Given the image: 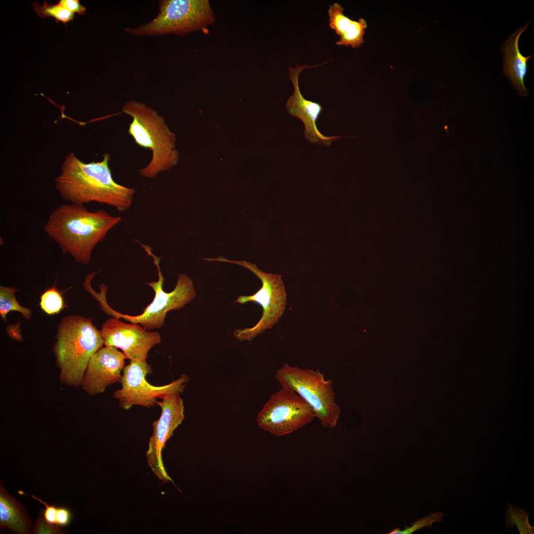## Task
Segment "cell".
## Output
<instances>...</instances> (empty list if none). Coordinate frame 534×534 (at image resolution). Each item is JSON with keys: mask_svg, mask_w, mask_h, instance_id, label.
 Here are the masks:
<instances>
[{"mask_svg": "<svg viewBox=\"0 0 534 534\" xmlns=\"http://www.w3.org/2000/svg\"><path fill=\"white\" fill-rule=\"evenodd\" d=\"M110 155L101 161L85 163L73 153L67 156L55 184L62 198L79 204L96 202L114 207L120 212L129 209L134 189L117 183L109 167Z\"/></svg>", "mask_w": 534, "mask_h": 534, "instance_id": "cell-1", "label": "cell"}, {"mask_svg": "<svg viewBox=\"0 0 534 534\" xmlns=\"http://www.w3.org/2000/svg\"><path fill=\"white\" fill-rule=\"evenodd\" d=\"M122 220L100 209L89 211L84 204L70 203L59 206L50 214L44 226L48 236L63 253L86 265L95 246Z\"/></svg>", "mask_w": 534, "mask_h": 534, "instance_id": "cell-2", "label": "cell"}, {"mask_svg": "<svg viewBox=\"0 0 534 534\" xmlns=\"http://www.w3.org/2000/svg\"><path fill=\"white\" fill-rule=\"evenodd\" d=\"M56 338L53 349L60 381L81 386L89 359L104 345L100 331L90 318L70 315L61 320Z\"/></svg>", "mask_w": 534, "mask_h": 534, "instance_id": "cell-3", "label": "cell"}, {"mask_svg": "<svg viewBox=\"0 0 534 534\" xmlns=\"http://www.w3.org/2000/svg\"><path fill=\"white\" fill-rule=\"evenodd\" d=\"M122 109V112L132 118L128 133L134 142L151 151L150 162L139 170V174L146 178H153L176 165L178 158L175 149V135L169 130L164 118L145 103L134 100L125 102Z\"/></svg>", "mask_w": 534, "mask_h": 534, "instance_id": "cell-4", "label": "cell"}, {"mask_svg": "<svg viewBox=\"0 0 534 534\" xmlns=\"http://www.w3.org/2000/svg\"><path fill=\"white\" fill-rule=\"evenodd\" d=\"M275 378L281 388L295 392L310 406L323 427L336 426L340 407L335 401L332 381L323 373L285 363L276 371Z\"/></svg>", "mask_w": 534, "mask_h": 534, "instance_id": "cell-5", "label": "cell"}, {"mask_svg": "<svg viewBox=\"0 0 534 534\" xmlns=\"http://www.w3.org/2000/svg\"><path fill=\"white\" fill-rule=\"evenodd\" d=\"M141 245L148 255L153 258V264L158 270V280L147 284L155 292L152 302L143 310L142 313L136 316L124 314L116 312L109 307L105 298H101L99 302L104 312L114 317L123 318L132 323L139 324L145 329L160 328L164 325L166 314L169 311L183 308L192 301L197 293L192 279L185 273L178 275L176 286L172 292H165L163 288L165 278L159 265L161 258L152 253L150 246Z\"/></svg>", "mask_w": 534, "mask_h": 534, "instance_id": "cell-6", "label": "cell"}, {"mask_svg": "<svg viewBox=\"0 0 534 534\" xmlns=\"http://www.w3.org/2000/svg\"><path fill=\"white\" fill-rule=\"evenodd\" d=\"M151 21L126 31L135 36H184L212 24L215 15L208 0H163Z\"/></svg>", "mask_w": 534, "mask_h": 534, "instance_id": "cell-7", "label": "cell"}, {"mask_svg": "<svg viewBox=\"0 0 534 534\" xmlns=\"http://www.w3.org/2000/svg\"><path fill=\"white\" fill-rule=\"evenodd\" d=\"M207 261L234 264L248 269L261 280V288L255 294L239 296L234 303L243 305L253 302L259 304L263 309L262 317L252 327L237 329L233 335L240 341H251L259 335L272 328L282 315L286 305V293L281 275L267 273L259 269L256 265L245 261H231L223 257L207 258Z\"/></svg>", "mask_w": 534, "mask_h": 534, "instance_id": "cell-8", "label": "cell"}, {"mask_svg": "<svg viewBox=\"0 0 534 534\" xmlns=\"http://www.w3.org/2000/svg\"><path fill=\"white\" fill-rule=\"evenodd\" d=\"M315 418L312 408L298 394L281 388L264 404L257 422L260 428L279 437L293 433Z\"/></svg>", "mask_w": 534, "mask_h": 534, "instance_id": "cell-9", "label": "cell"}, {"mask_svg": "<svg viewBox=\"0 0 534 534\" xmlns=\"http://www.w3.org/2000/svg\"><path fill=\"white\" fill-rule=\"evenodd\" d=\"M152 370L151 366L143 360H131L124 367L120 382L121 388L113 394L122 408L128 410L135 405L147 408L154 406L157 399L183 392L189 381V377L183 374L169 384L154 386L146 380V375Z\"/></svg>", "mask_w": 534, "mask_h": 534, "instance_id": "cell-10", "label": "cell"}, {"mask_svg": "<svg viewBox=\"0 0 534 534\" xmlns=\"http://www.w3.org/2000/svg\"><path fill=\"white\" fill-rule=\"evenodd\" d=\"M161 399L162 401H156V404L161 408V414L159 418L152 423L153 434L149 441L146 455L153 473L161 481L168 482L172 479L164 467L162 451L167 441L183 421L184 407L179 394L167 395Z\"/></svg>", "mask_w": 534, "mask_h": 534, "instance_id": "cell-11", "label": "cell"}, {"mask_svg": "<svg viewBox=\"0 0 534 534\" xmlns=\"http://www.w3.org/2000/svg\"><path fill=\"white\" fill-rule=\"evenodd\" d=\"M105 346L121 349L126 358L146 361L148 353L161 341V335L140 325L126 323L114 317L103 324L100 331Z\"/></svg>", "mask_w": 534, "mask_h": 534, "instance_id": "cell-12", "label": "cell"}, {"mask_svg": "<svg viewBox=\"0 0 534 534\" xmlns=\"http://www.w3.org/2000/svg\"><path fill=\"white\" fill-rule=\"evenodd\" d=\"M126 358L115 347L101 348L89 359L81 386L90 396L103 393L109 386L120 382Z\"/></svg>", "mask_w": 534, "mask_h": 534, "instance_id": "cell-13", "label": "cell"}, {"mask_svg": "<svg viewBox=\"0 0 534 534\" xmlns=\"http://www.w3.org/2000/svg\"><path fill=\"white\" fill-rule=\"evenodd\" d=\"M318 65H296L294 67H289V76L294 87V92L288 98L286 107L292 116L303 122L304 135L307 140L312 143L330 146L332 141L342 136H326L319 131L316 122L322 111V107L318 102L306 99L302 94L299 85V78L302 71Z\"/></svg>", "mask_w": 534, "mask_h": 534, "instance_id": "cell-14", "label": "cell"}, {"mask_svg": "<svg viewBox=\"0 0 534 534\" xmlns=\"http://www.w3.org/2000/svg\"><path fill=\"white\" fill-rule=\"evenodd\" d=\"M529 23L517 29L504 43L503 72L512 86L522 96H527L524 79L528 72V61L533 56H524L519 51L518 41L521 34L527 29Z\"/></svg>", "mask_w": 534, "mask_h": 534, "instance_id": "cell-15", "label": "cell"}, {"mask_svg": "<svg viewBox=\"0 0 534 534\" xmlns=\"http://www.w3.org/2000/svg\"><path fill=\"white\" fill-rule=\"evenodd\" d=\"M0 525L17 534H28L31 521L23 506L10 496L0 485Z\"/></svg>", "mask_w": 534, "mask_h": 534, "instance_id": "cell-16", "label": "cell"}, {"mask_svg": "<svg viewBox=\"0 0 534 534\" xmlns=\"http://www.w3.org/2000/svg\"><path fill=\"white\" fill-rule=\"evenodd\" d=\"M17 290L13 287L0 286V314L3 321H6V315L10 311L20 312L26 319L31 317V311L20 305L14 293Z\"/></svg>", "mask_w": 534, "mask_h": 534, "instance_id": "cell-17", "label": "cell"}, {"mask_svg": "<svg viewBox=\"0 0 534 534\" xmlns=\"http://www.w3.org/2000/svg\"><path fill=\"white\" fill-rule=\"evenodd\" d=\"M367 26L366 21L362 18H359L358 21L353 20L348 29L340 36V39L336 44L353 48L360 47L364 43L363 36Z\"/></svg>", "mask_w": 534, "mask_h": 534, "instance_id": "cell-18", "label": "cell"}, {"mask_svg": "<svg viewBox=\"0 0 534 534\" xmlns=\"http://www.w3.org/2000/svg\"><path fill=\"white\" fill-rule=\"evenodd\" d=\"M509 508L505 515V525L508 528H514L516 526L520 534H533L534 527L531 526L528 517L529 514L519 506L508 504Z\"/></svg>", "mask_w": 534, "mask_h": 534, "instance_id": "cell-19", "label": "cell"}, {"mask_svg": "<svg viewBox=\"0 0 534 534\" xmlns=\"http://www.w3.org/2000/svg\"><path fill=\"white\" fill-rule=\"evenodd\" d=\"M32 4L38 15L42 18L52 17L56 22H61L64 24L74 19V14L57 3L53 4L44 2L43 5H40L34 2Z\"/></svg>", "mask_w": 534, "mask_h": 534, "instance_id": "cell-20", "label": "cell"}, {"mask_svg": "<svg viewBox=\"0 0 534 534\" xmlns=\"http://www.w3.org/2000/svg\"><path fill=\"white\" fill-rule=\"evenodd\" d=\"M40 306L42 310L48 314L58 313L65 307L61 294L54 285L42 294Z\"/></svg>", "mask_w": 534, "mask_h": 534, "instance_id": "cell-21", "label": "cell"}, {"mask_svg": "<svg viewBox=\"0 0 534 534\" xmlns=\"http://www.w3.org/2000/svg\"><path fill=\"white\" fill-rule=\"evenodd\" d=\"M344 8L337 2L331 5L328 9L329 26L339 36L348 29L353 20L344 14Z\"/></svg>", "mask_w": 534, "mask_h": 534, "instance_id": "cell-22", "label": "cell"}, {"mask_svg": "<svg viewBox=\"0 0 534 534\" xmlns=\"http://www.w3.org/2000/svg\"><path fill=\"white\" fill-rule=\"evenodd\" d=\"M443 517L441 512H435L428 516L416 520L410 527L400 530L398 528L393 530L389 534H410L423 528H431L434 522H440Z\"/></svg>", "mask_w": 534, "mask_h": 534, "instance_id": "cell-23", "label": "cell"}, {"mask_svg": "<svg viewBox=\"0 0 534 534\" xmlns=\"http://www.w3.org/2000/svg\"><path fill=\"white\" fill-rule=\"evenodd\" d=\"M60 527L51 524L45 521L43 516V509L39 513L34 526L33 533L35 534H65V532Z\"/></svg>", "mask_w": 534, "mask_h": 534, "instance_id": "cell-24", "label": "cell"}, {"mask_svg": "<svg viewBox=\"0 0 534 534\" xmlns=\"http://www.w3.org/2000/svg\"><path fill=\"white\" fill-rule=\"evenodd\" d=\"M31 497L38 500L45 506V509H43V516L45 521L51 524L56 525V515L58 506L47 504L46 502L43 501L42 499L34 495H31Z\"/></svg>", "mask_w": 534, "mask_h": 534, "instance_id": "cell-25", "label": "cell"}, {"mask_svg": "<svg viewBox=\"0 0 534 534\" xmlns=\"http://www.w3.org/2000/svg\"><path fill=\"white\" fill-rule=\"evenodd\" d=\"M57 3L74 14L84 15L86 12V7L78 0H60Z\"/></svg>", "mask_w": 534, "mask_h": 534, "instance_id": "cell-26", "label": "cell"}, {"mask_svg": "<svg viewBox=\"0 0 534 534\" xmlns=\"http://www.w3.org/2000/svg\"><path fill=\"white\" fill-rule=\"evenodd\" d=\"M73 514L71 511L65 507H58L56 515V525L66 527L71 522Z\"/></svg>", "mask_w": 534, "mask_h": 534, "instance_id": "cell-27", "label": "cell"}, {"mask_svg": "<svg viewBox=\"0 0 534 534\" xmlns=\"http://www.w3.org/2000/svg\"><path fill=\"white\" fill-rule=\"evenodd\" d=\"M102 289H104V288H102ZM94 293H95V292H94ZM94 293H93V294H94Z\"/></svg>", "mask_w": 534, "mask_h": 534, "instance_id": "cell-28", "label": "cell"}]
</instances>
